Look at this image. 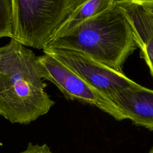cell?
Returning <instances> with one entry per match:
<instances>
[{"label": "cell", "mask_w": 153, "mask_h": 153, "mask_svg": "<svg viewBox=\"0 0 153 153\" xmlns=\"http://www.w3.org/2000/svg\"><path fill=\"white\" fill-rule=\"evenodd\" d=\"M46 87L31 49L13 38L0 47V115L28 124L46 114L55 104Z\"/></svg>", "instance_id": "cell-1"}, {"label": "cell", "mask_w": 153, "mask_h": 153, "mask_svg": "<svg viewBox=\"0 0 153 153\" xmlns=\"http://www.w3.org/2000/svg\"><path fill=\"white\" fill-rule=\"evenodd\" d=\"M47 46L83 53L120 72L137 48L127 20L115 4L53 39Z\"/></svg>", "instance_id": "cell-2"}, {"label": "cell", "mask_w": 153, "mask_h": 153, "mask_svg": "<svg viewBox=\"0 0 153 153\" xmlns=\"http://www.w3.org/2000/svg\"><path fill=\"white\" fill-rule=\"evenodd\" d=\"M81 1L13 0V39L42 50Z\"/></svg>", "instance_id": "cell-3"}, {"label": "cell", "mask_w": 153, "mask_h": 153, "mask_svg": "<svg viewBox=\"0 0 153 153\" xmlns=\"http://www.w3.org/2000/svg\"><path fill=\"white\" fill-rule=\"evenodd\" d=\"M38 61L43 79L55 85L67 99L96 106L118 121L127 119L111 100L53 56L44 54Z\"/></svg>", "instance_id": "cell-4"}, {"label": "cell", "mask_w": 153, "mask_h": 153, "mask_svg": "<svg viewBox=\"0 0 153 153\" xmlns=\"http://www.w3.org/2000/svg\"><path fill=\"white\" fill-rule=\"evenodd\" d=\"M42 51L68 66L110 100L119 91L139 84L123 72L115 70L83 53L50 46H46Z\"/></svg>", "instance_id": "cell-5"}, {"label": "cell", "mask_w": 153, "mask_h": 153, "mask_svg": "<svg viewBox=\"0 0 153 153\" xmlns=\"http://www.w3.org/2000/svg\"><path fill=\"white\" fill-rule=\"evenodd\" d=\"M115 4L126 17L140 57L153 77V0H119Z\"/></svg>", "instance_id": "cell-6"}, {"label": "cell", "mask_w": 153, "mask_h": 153, "mask_svg": "<svg viewBox=\"0 0 153 153\" xmlns=\"http://www.w3.org/2000/svg\"><path fill=\"white\" fill-rule=\"evenodd\" d=\"M111 100L134 124L153 131V90L138 84L119 91Z\"/></svg>", "instance_id": "cell-7"}, {"label": "cell", "mask_w": 153, "mask_h": 153, "mask_svg": "<svg viewBox=\"0 0 153 153\" xmlns=\"http://www.w3.org/2000/svg\"><path fill=\"white\" fill-rule=\"evenodd\" d=\"M119 0H82L56 32L53 39L70 32L85 20L104 11Z\"/></svg>", "instance_id": "cell-8"}, {"label": "cell", "mask_w": 153, "mask_h": 153, "mask_svg": "<svg viewBox=\"0 0 153 153\" xmlns=\"http://www.w3.org/2000/svg\"><path fill=\"white\" fill-rule=\"evenodd\" d=\"M13 0H0V38H13Z\"/></svg>", "instance_id": "cell-9"}, {"label": "cell", "mask_w": 153, "mask_h": 153, "mask_svg": "<svg viewBox=\"0 0 153 153\" xmlns=\"http://www.w3.org/2000/svg\"><path fill=\"white\" fill-rule=\"evenodd\" d=\"M20 153H53L49 146L44 143L42 145L38 144L33 145L32 143H29L26 149Z\"/></svg>", "instance_id": "cell-10"}, {"label": "cell", "mask_w": 153, "mask_h": 153, "mask_svg": "<svg viewBox=\"0 0 153 153\" xmlns=\"http://www.w3.org/2000/svg\"><path fill=\"white\" fill-rule=\"evenodd\" d=\"M148 153H153V146L151 148V149L149 150Z\"/></svg>", "instance_id": "cell-11"}]
</instances>
